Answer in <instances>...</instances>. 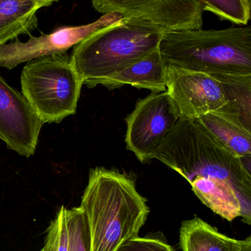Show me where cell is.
Masks as SVG:
<instances>
[{
	"label": "cell",
	"mask_w": 251,
	"mask_h": 251,
	"mask_svg": "<svg viewBox=\"0 0 251 251\" xmlns=\"http://www.w3.org/2000/svg\"><path fill=\"white\" fill-rule=\"evenodd\" d=\"M154 158L189 182L196 176L228 181L243 205L242 220L251 224V158L235 157L197 119L179 120L152 154Z\"/></svg>",
	"instance_id": "6da1fadb"
},
{
	"label": "cell",
	"mask_w": 251,
	"mask_h": 251,
	"mask_svg": "<svg viewBox=\"0 0 251 251\" xmlns=\"http://www.w3.org/2000/svg\"><path fill=\"white\" fill-rule=\"evenodd\" d=\"M80 207L89 225L90 251H117L125 242L139 236L150 213L135 180L104 167L90 170Z\"/></svg>",
	"instance_id": "7a4b0ae2"
},
{
	"label": "cell",
	"mask_w": 251,
	"mask_h": 251,
	"mask_svg": "<svg viewBox=\"0 0 251 251\" xmlns=\"http://www.w3.org/2000/svg\"><path fill=\"white\" fill-rule=\"evenodd\" d=\"M158 48L167 65L212 77L251 76L249 26L164 33Z\"/></svg>",
	"instance_id": "3957f363"
},
{
	"label": "cell",
	"mask_w": 251,
	"mask_h": 251,
	"mask_svg": "<svg viewBox=\"0 0 251 251\" xmlns=\"http://www.w3.org/2000/svg\"><path fill=\"white\" fill-rule=\"evenodd\" d=\"M164 33L123 19L88 36L71 54L83 85L94 88L155 50Z\"/></svg>",
	"instance_id": "277c9868"
},
{
	"label": "cell",
	"mask_w": 251,
	"mask_h": 251,
	"mask_svg": "<svg viewBox=\"0 0 251 251\" xmlns=\"http://www.w3.org/2000/svg\"><path fill=\"white\" fill-rule=\"evenodd\" d=\"M22 94L42 123H60L77 111L83 82L71 55L28 61L21 75Z\"/></svg>",
	"instance_id": "5b68a950"
},
{
	"label": "cell",
	"mask_w": 251,
	"mask_h": 251,
	"mask_svg": "<svg viewBox=\"0 0 251 251\" xmlns=\"http://www.w3.org/2000/svg\"><path fill=\"white\" fill-rule=\"evenodd\" d=\"M94 8L101 14L118 13L162 33L201 30L202 0H95Z\"/></svg>",
	"instance_id": "8992f818"
},
{
	"label": "cell",
	"mask_w": 251,
	"mask_h": 251,
	"mask_svg": "<svg viewBox=\"0 0 251 251\" xmlns=\"http://www.w3.org/2000/svg\"><path fill=\"white\" fill-rule=\"evenodd\" d=\"M179 120L178 113L167 91L152 92L140 100L126 118L127 149L141 162L151 161L155 150Z\"/></svg>",
	"instance_id": "52a82bcc"
},
{
	"label": "cell",
	"mask_w": 251,
	"mask_h": 251,
	"mask_svg": "<svg viewBox=\"0 0 251 251\" xmlns=\"http://www.w3.org/2000/svg\"><path fill=\"white\" fill-rule=\"evenodd\" d=\"M166 86L180 120H196L227 104L222 83L205 73L167 65Z\"/></svg>",
	"instance_id": "ba28073f"
},
{
	"label": "cell",
	"mask_w": 251,
	"mask_h": 251,
	"mask_svg": "<svg viewBox=\"0 0 251 251\" xmlns=\"http://www.w3.org/2000/svg\"><path fill=\"white\" fill-rule=\"evenodd\" d=\"M123 20L118 13L103 14L90 24L64 27L39 37L30 36L27 42H14L0 47V67L12 70L20 64L35 58L66 54L69 49L84 40L92 33Z\"/></svg>",
	"instance_id": "9c48e42d"
},
{
	"label": "cell",
	"mask_w": 251,
	"mask_h": 251,
	"mask_svg": "<svg viewBox=\"0 0 251 251\" xmlns=\"http://www.w3.org/2000/svg\"><path fill=\"white\" fill-rule=\"evenodd\" d=\"M44 123L23 94L0 75V139L23 156L34 155Z\"/></svg>",
	"instance_id": "30bf717a"
},
{
	"label": "cell",
	"mask_w": 251,
	"mask_h": 251,
	"mask_svg": "<svg viewBox=\"0 0 251 251\" xmlns=\"http://www.w3.org/2000/svg\"><path fill=\"white\" fill-rule=\"evenodd\" d=\"M167 68L158 47L146 56L102 80L99 85L108 89L130 85L138 89H148L154 93H161L167 91Z\"/></svg>",
	"instance_id": "8fae6325"
},
{
	"label": "cell",
	"mask_w": 251,
	"mask_h": 251,
	"mask_svg": "<svg viewBox=\"0 0 251 251\" xmlns=\"http://www.w3.org/2000/svg\"><path fill=\"white\" fill-rule=\"evenodd\" d=\"M52 0H0V47L38 27L37 12Z\"/></svg>",
	"instance_id": "7c38bea8"
},
{
	"label": "cell",
	"mask_w": 251,
	"mask_h": 251,
	"mask_svg": "<svg viewBox=\"0 0 251 251\" xmlns=\"http://www.w3.org/2000/svg\"><path fill=\"white\" fill-rule=\"evenodd\" d=\"M192 190L198 198L217 215L232 221L244 217L242 201L227 180L214 177L196 176L190 182Z\"/></svg>",
	"instance_id": "4fadbf2b"
},
{
	"label": "cell",
	"mask_w": 251,
	"mask_h": 251,
	"mask_svg": "<svg viewBox=\"0 0 251 251\" xmlns=\"http://www.w3.org/2000/svg\"><path fill=\"white\" fill-rule=\"evenodd\" d=\"M245 241L226 236L198 217L185 220L180 226L182 251H240Z\"/></svg>",
	"instance_id": "5bb4252c"
},
{
	"label": "cell",
	"mask_w": 251,
	"mask_h": 251,
	"mask_svg": "<svg viewBox=\"0 0 251 251\" xmlns=\"http://www.w3.org/2000/svg\"><path fill=\"white\" fill-rule=\"evenodd\" d=\"M213 77L223 85L227 99V104L217 112L251 132V76Z\"/></svg>",
	"instance_id": "9a60e30c"
},
{
	"label": "cell",
	"mask_w": 251,
	"mask_h": 251,
	"mask_svg": "<svg viewBox=\"0 0 251 251\" xmlns=\"http://www.w3.org/2000/svg\"><path fill=\"white\" fill-rule=\"evenodd\" d=\"M197 120L235 157L251 158V131L218 112L201 116Z\"/></svg>",
	"instance_id": "2e32d148"
},
{
	"label": "cell",
	"mask_w": 251,
	"mask_h": 251,
	"mask_svg": "<svg viewBox=\"0 0 251 251\" xmlns=\"http://www.w3.org/2000/svg\"><path fill=\"white\" fill-rule=\"evenodd\" d=\"M67 251H90L91 239L86 214L80 207L66 208Z\"/></svg>",
	"instance_id": "e0dca14e"
},
{
	"label": "cell",
	"mask_w": 251,
	"mask_h": 251,
	"mask_svg": "<svg viewBox=\"0 0 251 251\" xmlns=\"http://www.w3.org/2000/svg\"><path fill=\"white\" fill-rule=\"evenodd\" d=\"M203 11H209L222 20L236 25H247L251 20L250 0H202Z\"/></svg>",
	"instance_id": "ac0fdd59"
},
{
	"label": "cell",
	"mask_w": 251,
	"mask_h": 251,
	"mask_svg": "<svg viewBox=\"0 0 251 251\" xmlns=\"http://www.w3.org/2000/svg\"><path fill=\"white\" fill-rule=\"evenodd\" d=\"M66 207L58 209L55 219L47 229L45 245L40 251H67L68 234L66 223Z\"/></svg>",
	"instance_id": "d6986e66"
},
{
	"label": "cell",
	"mask_w": 251,
	"mask_h": 251,
	"mask_svg": "<svg viewBox=\"0 0 251 251\" xmlns=\"http://www.w3.org/2000/svg\"><path fill=\"white\" fill-rule=\"evenodd\" d=\"M117 251H175L163 239L154 237H137L129 239Z\"/></svg>",
	"instance_id": "ffe728a7"
},
{
	"label": "cell",
	"mask_w": 251,
	"mask_h": 251,
	"mask_svg": "<svg viewBox=\"0 0 251 251\" xmlns=\"http://www.w3.org/2000/svg\"><path fill=\"white\" fill-rule=\"evenodd\" d=\"M245 244L242 247V250L240 251H251V237L247 238L245 239Z\"/></svg>",
	"instance_id": "44dd1931"
}]
</instances>
